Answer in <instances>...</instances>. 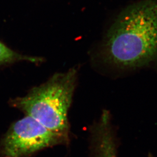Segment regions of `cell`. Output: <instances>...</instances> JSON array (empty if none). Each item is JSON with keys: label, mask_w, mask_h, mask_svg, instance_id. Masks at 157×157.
<instances>
[{"label": "cell", "mask_w": 157, "mask_h": 157, "mask_svg": "<svg viewBox=\"0 0 157 157\" xmlns=\"http://www.w3.org/2000/svg\"><path fill=\"white\" fill-rule=\"evenodd\" d=\"M105 56L121 68L141 67L157 58V1L142 0L122 12L109 30Z\"/></svg>", "instance_id": "cell-1"}, {"label": "cell", "mask_w": 157, "mask_h": 157, "mask_svg": "<svg viewBox=\"0 0 157 157\" xmlns=\"http://www.w3.org/2000/svg\"><path fill=\"white\" fill-rule=\"evenodd\" d=\"M76 76L75 69L56 73L45 83L33 88L25 97L14 100L12 105L47 129L68 137L67 112L72 102Z\"/></svg>", "instance_id": "cell-2"}, {"label": "cell", "mask_w": 157, "mask_h": 157, "mask_svg": "<svg viewBox=\"0 0 157 157\" xmlns=\"http://www.w3.org/2000/svg\"><path fill=\"white\" fill-rule=\"evenodd\" d=\"M68 139L26 115L12 124L2 141V151L4 157H29L47 148L67 143Z\"/></svg>", "instance_id": "cell-3"}, {"label": "cell", "mask_w": 157, "mask_h": 157, "mask_svg": "<svg viewBox=\"0 0 157 157\" xmlns=\"http://www.w3.org/2000/svg\"><path fill=\"white\" fill-rule=\"evenodd\" d=\"M95 157H117L108 113L104 111L94 133Z\"/></svg>", "instance_id": "cell-4"}, {"label": "cell", "mask_w": 157, "mask_h": 157, "mask_svg": "<svg viewBox=\"0 0 157 157\" xmlns=\"http://www.w3.org/2000/svg\"><path fill=\"white\" fill-rule=\"evenodd\" d=\"M21 60L39 62L42 61V59L31 56H23L10 49L0 41V65Z\"/></svg>", "instance_id": "cell-5"}]
</instances>
